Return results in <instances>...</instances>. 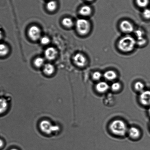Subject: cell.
<instances>
[{
	"instance_id": "obj_1",
	"label": "cell",
	"mask_w": 150,
	"mask_h": 150,
	"mask_svg": "<svg viewBox=\"0 0 150 150\" xmlns=\"http://www.w3.org/2000/svg\"><path fill=\"white\" fill-rule=\"evenodd\" d=\"M136 44V41L133 37L130 36H126L119 40L118 47L122 51L129 52L133 50Z\"/></svg>"
},
{
	"instance_id": "obj_2",
	"label": "cell",
	"mask_w": 150,
	"mask_h": 150,
	"mask_svg": "<svg viewBox=\"0 0 150 150\" xmlns=\"http://www.w3.org/2000/svg\"><path fill=\"white\" fill-rule=\"evenodd\" d=\"M110 130L114 134L118 136H123L127 130V127L123 121L116 120L113 121L110 125Z\"/></svg>"
},
{
	"instance_id": "obj_3",
	"label": "cell",
	"mask_w": 150,
	"mask_h": 150,
	"mask_svg": "<svg viewBox=\"0 0 150 150\" xmlns=\"http://www.w3.org/2000/svg\"><path fill=\"white\" fill-rule=\"evenodd\" d=\"M39 128L43 133L47 135L56 133L60 130L59 126L53 125L50 121L46 120H43L40 122Z\"/></svg>"
},
{
	"instance_id": "obj_4",
	"label": "cell",
	"mask_w": 150,
	"mask_h": 150,
	"mask_svg": "<svg viewBox=\"0 0 150 150\" xmlns=\"http://www.w3.org/2000/svg\"><path fill=\"white\" fill-rule=\"evenodd\" d=\"M76 25L77 31L82 35L87 34L90 31V23L88 20L85 19H79L77 20Z\"/></svg>"
},
{
	"instance_id": "obj_5",
	"label": "cell",
	"mask_w": 150,
	"mask_h": 150,
	"mask_svg": "<svg viewBox=\"0 0 150 150\" xmlns=\"http://www.w3.org/2000/svg\"><path fill=\"white\" fill-rule=\"evenodd\" d=\"M29 37L31 40L36 41L40 38L41 31L38 27L33 25L28 30Z\"/></svg>"
},
{
	"instance_id": "obj_6",
	"label": "cell",
	"mask_w": 150,
	"mask_h": 150,
	"mask_svg": "<svg viewBox=\"0 0 150 150\" xmlns=\"http://www.w3.org/2000/svg\"><path fill=\"white\" fill-rule=\"evenodd\" d=\"M74 62L76 65L80 67H83L86 64L87 59L86 57L82 54L77 53L74 57Z\"/></svg>"
},
{
	"instance_id": "obj_7",
	"label": "cell",
	"mask_w": 150,
	"mask_h": 150,
	"mask_svg": "<svg viewBox=\"0 0 150 150\" xmlns=\"http://www.w3.org/2000/svg\"><path fill=\"white\" fill-rule=\"evenodd\" d=\"M57 54L56 49L52 47L47 48L45 52V57L49 60H53L56 59Z\"/></svg>"
},
{
	"instance_id": "obj_8",
	"label": "cell",
	"mask_w": 150,
	"mask_h": 150,
	"mask_svg": "<svg viewBox=\"0 0 150 150\" xmlns=\"http://www.w3.org/2000/svg\"><path fill=\"white\" fill-rule=\"evenodd\" d=\"M120 28L124 33H132L134 30L133 25L127 20L122 21L120 24Z\"/></svg>"
},
{
	"instance_id": "obj_9",
	"label": "cell",
	"mask_w": 150,
	"mask_h": 150,
	"mask_svg": "<svg viewBox=\"0 0 150 150\" xmlns=\"http://www.w3.org/2000/svg\"><path fill=\"white\" fill-rule=\"evenodd\" d=\"M140 101L144 105H150V91L146 90L142 92L139 97Z\"/></svg>"
},
{
	"instance_id": "obj_10",
	"label": "cell",
	"mask_w": 150,
	"mask_h": 150,
	"mask_svg": "<svg viewBox=\"0 0 150 150\" xmlns=\"http://www.w3.org/2000/svg\"><path fill=\"white\" fill-rule=\"evenodd\" d=\"M8 102L5 98H0V115L6 112L8 109Z\"/></svg>"
},
{
	"instance_id": "obj_11",
	"label": "cell",
	"mask_w": 150,
	"mask_h": 150,
	"mask_svg": "<svg viewBox=\"0 0 150 150\" xmlns=\"http://www.w3.org/2000/svg\"><path fill=\"white\" fill-rule=\"evenodd\" d=\"M43 71L45 74L47 76L52 75L54 72L55 68L53 65L50 63L45 64L43 66Z\"/></svg>"
},
{
	"instance_id": "obj_12",
	"label": "cell",
	"mask_w": 150,
	"mask_h": 150,
	"mask_svg": "<svg viewBox=\"0 0 150 150\" xmlns=\"http://www.w3.org/2000/svg\"><path fill=\"white\" fill-rule=\"evenodd\" d=\"M109 88V85L107 83L101 81L98 83L96 86V89L99 92L103 93L107 91Z\"/></svg>"
},
{
	"instance_id": "obj_13",
	"label": "cell",
	"mask_w": 150,
	"mask_h": 150,
	"mask_svg": "<svg viewBox=\"0 0 150 150\" xmlns=\"http://www.w3.org/2000/svg\"><path fill=\"white\" fill-rule=\"evenodd\" d=\"M92 10L90 6L85 5L83 6L80 8L79 13L81 15L84 16H88L91 13Z\"/></svg>"
},
{
	"instance_id": "obj_14",
	"label": "cell",
	"mask_w": 150,
	"mask_h": 150,
	"mask_svg": "<svg viewBox=\"0 0 150 150\" xmlns=\"http://www.w3.org/2000/svg\"><path fill=\"white\" fill-rule=\"evenodd\" d=\"M129 134L131 138L137 139L139 138L140 135V132L137 128L132 127L129 129Z\"/></svg>"
},
{
	"instance_id": "obj_15",
	"label": "cell",
	"mask_w": 150,
	"mask_h": 150,
	"mask_svg": "<svg viewBox=\"0 0 150 150\" xmlns=\"http://www.w3.org/2000/svg\"><path fill=\"white\" fill-rule=\"evenodd\" d=\"M104 76L106 79L109 81H112L117 78V75L114 71L109 70L105 72Z\"/></svg>"
},
{
	"instance_id": "obj_16",
	"label": "cell",
	"mask_w": 150,
	"mask_h": 150,
	"mask_svg": "<svg viewBox=\"0 0 150 150\" xmlns=\"http://www.w3.org/2000/svg\"><path fill=\"white\" fill-rule=\"evenodd\" d=\"M9 49L5 44L0 43V56H5L9 53Z\"/></svg>"
},
{
	"instance_id": "obj_17",
	"label": "cell",
	"mask_w": 150,
	"mask_h": 150,
	"mask_svg": "<svg viewBox=\"0 0 150 150\" xmlns=\"http://www.w3.org/2000/svg\"><path fill=\"white\" fill-rule=\"evenodd\" d=\"M46 7L48 11H55L57 8V4L56 1H50L47 4Z\"/></svg>"
},
{
	"instance_id": "obj_18",
	"label": "cell",
	"mask_w": 150,
	"mask_h": 150,
	"mask_svg": "<svg viewBox=\"0 0 150 150\" xmlns=\"http://www.w3.org/2000/svg\"><path fill=\"white\" fill-rule=\"evenodd\" d=\"M62 23L64 26L68 28L72 27L74 25V22L72 20L68 17L63 18L62 20Z\"/></svg>"
},
{
	"instance_id": "obj_19",
	"label": "cell",
	"mask_w": 150,
	"mask_h": 150,
	"mask_svg": "<svg viewBox=\"0 0 150 150\" xmlns=\"http://www.w3.org/2000/svg\"><path fill=\"white\" fill-rule=\"evenodd\" d=\"M45 59L40 57L36 58L35 59L34 64L36 67L40 68L45 65Z\"/></svg>"
},
{
	"instance_id": "obj_20",
	"label": "cell",
	"mask_w": 150,
	"mask_h": 150,
	"mask_svg": "<svg viewBox=\"0 0 150 150\" xmlns=\"http://www.w3.org/2000/svg\"><path fill=\"white\" fill-rule=\"evenodd\" d=\"M137 4L141 8H145L149 4V0H136Z\"/></svg>"
},
{
	"instance_id": "obj_21",
	"label": "cell",
	"mask_w": 150,
	"mask_h": 150,
	"mask_svg": "<svg viewBox=\"0 0 150 150\" xmlns=\"http://www.w3.org/2000/svg\"><path fill=\"white\" fill-rule=\"evenodd\" d=\"M144 87V84L140 81H138L135 83V88L138 91H142Z\"/></svg>"
},
{
	"instance_id": "obj_22",
	"label": "cell",
	"mask_w": 150,
	"mask_h": 150,
	"mask_svg": "<svg viewBox=\"0 0 150 150\" xmlns=\"http://www.w3.org/2000/svg\"><path fill=\"white\" fill-rule=\"evenodd\" d=\"M144 18L147 20L150 19V8H145L142 13Z\"/></svg>"
},
{
	"instance_id": "obj_23",
	"label": "cell",
	"mask_w": 150,
	"mask_h": 150,
	"mask_svg": "<svg viewBox=\"0 0 150 150\" xmlns=\"http://www.w3.org/2000/svg\"><path fill=\"white\" fill-rule=\"evenodd\" d=\"M40 43L43 45H47L50 42V39L47 36H45L40 38Z\"/></svg>"
},
{
	"instance_id": "obj_24",
	"label": "cell",
	"mask_w": 150,
	"mask_h": 150,
	"mask_svg": "<svg viewBox=\"0 0 150 150\" xmlns=\"http://www.w3.org/2000/svg\"><path fill=\"white\" fill-rule=\"evenodd\" d=\"M121 85L119 83L115 82L114 83L112 84L111 86L112 89L113 91H118L120 88Z\"/></svg>"
},
{
	"instance_id": "obj_25",
	"label": "cell",
	"mask_w": 150,
	"mask_h": 150,
	"mask_svg": "<svg viewBox=\"0 0 150 150\" xmlns=\"http://www.w3.org/2000/svg\"><path fill=\"white\" fill-rule=\"evenodd\" d=\"M92 77L94 80H96V81H98L101 78L102 74L101 73L98 72V71H96L93 74Z\"/></svg>"
},
{
	"instance_id": "obj_26",
	"label": "cell",
	"mask_w": 150,
	"mask_h": 150,
	"mask_svg": "<svg viewBox=\"0 0 150 150\" xmlns=\"http://www.w3.org/2000/svg\"><path fill=\"white\" fill-rule=\"evenodd\" d=\"M146 42V39L142 37L137 38V40L136 41V43H137L138 44L140 45V46H142V45L145 44Z\"/></svg>"
},
{
	"instance_id": "obj_27",
	"label": "cell",
	"mask_w": 150,
	"mask_h": 150,
	"mask_svg": "<svg viewBox=\"0 0 150 150\" xmlns=\"http://www.w3.org/2000/svg\"><path fill=\"white\" fill-rule=\"evenodd\" d=\"M135 35H136L137 37V38L143 37V32L141 31V30H137L136 32H135Z\"/></svg>"
},
{
	"instance_id": "obj_28",
	"label": "cell",
	"mask_w": 150,
	"mask_h": 150,
	"mask_svg": "<svg viewBox=\"0 0 150 150\" xmlns=\"http://www.w3.org/2000/svg\"><path fill=\"white\" fill-rule=\"evenodd\" d=\"M4 145V142L2 139L0 138V148H2Z\"/></svg>"
},
{
	"instance_id": "obj_29",
	"label": "cell",
	"mask_w": 150,
	"mask_h": 150,
	"mask_svg": "<svg viewBox=\"0 0 150 150\" xmlns=\"http://www.w3.org/2000/svg\"><path fill=\"white\" fill-rule=\"evenodd\" d=\"M3 38V33L2 32L1 30H0V40L2 39Z\"/></svg>"
},
{
	"instance_id": "obj_30",
	"label": "cell",
	"mask_w": 150,
	"mask_h": 150,
	"mask_svg": "<svg viewBox=\"0 0 150 150\" xmlns=\"http://www.w3.org/2000/svg\"><path fill=\"white\" fill-rule=\"evenodd\" d=\"M10 150H19L18 149H16V148H12V149H11Z\"/></svg>"
},
{
	"instance_id": "obj_31",
	"label": "cell",
	"mask_w": 150,
	"mask_h": 150,
	"mask_svg": "<svg viewBox=\"0 0 150 150\" xmlns=\"http://www.w3.org/2000/svg\"><path fill=\"white\" fill-rule=\"evenodd\" d=\"M86 1H88V2H91V1H92L93 0H86Z\"/></svg>"
},
{
	"instance_id": "obj_32",
	"label": "cell",
	"mask_w": 150,
	"mask_h": 150,
	"mask_svg": "<svg viewBox=\"0 0 150 150\" xmlns=\"http://www.w3.org/2000/svg\"><path fill=\"white\" fill-rule=\"evenodd\" d=\"M149 113L150 116V108L149 109Z\"/></svg>"
}]
</instances>
